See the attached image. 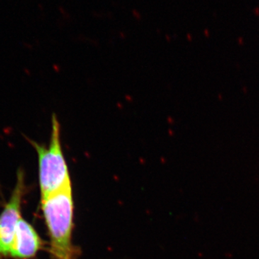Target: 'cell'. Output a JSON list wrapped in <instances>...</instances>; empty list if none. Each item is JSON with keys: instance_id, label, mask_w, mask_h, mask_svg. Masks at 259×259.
I'll return each instance as SVG.
<instances>
[{"instance_id": "cell-1", "label": "cell", "mask_w": 259, "mask_h": 259, "mask_svg": "<svg viewBox=\"0 0 259 259\" xmlns=\"http://www.w3.org/2000/svg\"><path fill=\"white\" fill-rule=\"evenodd\" d=\"M40 204L50 238L51 258H79V248L72 241L74 227L72 186L40 198Z\"/></svg>"}, {"instance_id": "cell-2", "label": "cell", "mask_w": 259, "mask_h": 259, "mask_svg": "<svg viewBox=\"0 0 259 259\" xmlns=\"http://www.w3.org/2000/svg\"><path fill=\"white\" fill-rule=\"evenodd\" d=\"M51 121L49 146L39 144L26 138L37 154L40 198L71 186L69 167L61 146V124L55 114L52 115Z\"/></svg>"}, {"instance_id": "cell-3", "label": "cell", "mask_w": 259, "mask_h": 259, "mask_svg": "<svg viewBox=\"0 0 259 259\" xmlns=\"http://www.w3.org/2000/svg\"><path fill=\"white\" fill-rule=\"evenodd\" d=\"M23 172H18V180L11 197L0 214V256L10 257L19 221L21 219L22 202L25 194Z\"/></svg>"}, {"instance_id": "cell-4", "label": "cell", "mask_w": 259, "mask_h": 259, "mask_svg": "<svg viewBox=\"0 0 259 259\" xmlns=\"http://www.w3.org/2000/svg\"><path fill=\"white\" fill-rule=\"evenodd\" d=\"M42 241L35 228L23 218L19 221L10 257L15 259H31L42 247Z\"/></svg>"}]
</instances>
